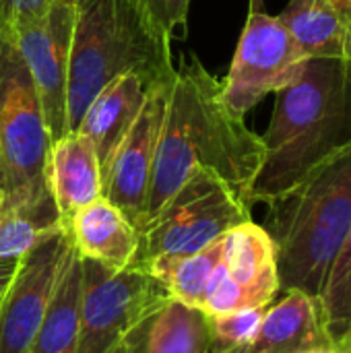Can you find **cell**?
I'll use <instances>...</instances> for the list:
<instances>
[{"instance_id": "obj_1", "label": "cell", "mask_w": 351, "mask_h": 353, "mask_svg": "<svg viewBox=\"0 0 351 353\" xmlns=\"http://www.w3.org/2000/svg\"><path fill=\"white\" fill-rule=\"evenodd\" d=\"M263 159L265 143L246 126L244 116L228 105L223 81L213 77L199 56H182L170 83L139 230L161 211L197 168L213 172L248 203V190Z\"/></svg>"}, {"instance_id": "obj_2", "label": "cell", "mask_w": 351, "mask_h": 353, "mask_svg": "<svg viewBox=\"0 0 351 353\" xmlns=\"http://www.w3.org/2000/svg\"><path fill=\"white\" fill-rule=\"evenodd\" d=\"M263 165L248 205L269 203L351 147V60L310 58L302 77L275 93Z\"/></svg>"}, {"instance_id": "obj_3", "label": "cell", "mask_w": 351, "mask_h": 353, "mask_svg": "<svg viewBox=\"0 0 351 353\" xmlns=\"http://www.w3.org/2000/svg\"><path fill=\"white\" fill-rule=\"evenodd\" d=\"M174 72L172 35L139 0H74L66 132L79 128L93 97L114 79L139 74L159 85Z\"/></svg>"}, {"instance_id": "obj_4", "label": "cell", "mask_w": 351, "mask_h": 353, "mask_svg": "<svg viewBox=\"0 0 351 353\" xmlns=\"http://www.w3.org/2000/svg\"><path fill=\"white\" fill-rule=\"evenodd\" d=\"M265 205L279 288L319 298L351 223V147Z\"/></svg>"}, {"instance_id": "obj_5", "label": "cell", "mask_w": 351, "mask_h": 353, "mask_svg": "<svg viewBox=\"0 0 351 353\" xmlns=\"http://www.w3.org/2000/svg\"><path fill=\"white\" fill-rule=\"evenodd\" d=\"M50 134L33 79L17 46L0 35V157L6 207H33L54 201L46 170Z\"/></svg>"}, {"instance_id": "obj_6", "label": "cell", "mask_w": 351, "mask_h": 353, "mask_svg": "<svg viewBox=\"0 0 351 353\" xmlns=\"http://www.w3.org/2000/svg\"><path fill=\"white\" fill-rule=\"evenodd\" d=\"M250 219V205L213 172L197 168L180 190L139 230V265L194 254Z\"/></svg>"}, {"instance_id": "obj_7", "label": "cell", "mask_w": 351, "mask_h": 353, "mask_svg": "<svg viewBox=\"0 0 351 353\" xmlns=\"http://www.w3.org/2000/svg\"><path fill=\"white\" fill-rule=\"evenodd\" d=\"M81 265L79 353H114L168 294L141 265L124 271H110L85 259Z\"/></svg>"}, {"instance_id": "obj_8", "label": "cell", "mask_w": 351, "mask_h": 353, "mask_svg": "<svg viewBox=\"0 0 351 353\" xmlns=\"http://www.w3.org/2000/svg\"><path fill=\"white\" fill-rule=\"evenodd\" d=\"M308 60L277 17L261 8L250 10L223 79V97L234 112L244 116L269 93L296 83Z\"/></svg>"}, {"instance_id": "obj_9", "label": "cell", "mask_w": 351, "mask_h": 353, "mask_svg": "<svg viewBox=\"0 0 351 353\" xmlns=\"http://www.w3.org/2000/svg\"><path fill=\"white\" fill-rule=\"evenodd\" d=\"M279 292L273 242L263 225L248 219L223 236L221 261L211 275L201 310L225 314L269 308Z\"/></svg>"}, {"instance_id": "obj_10", "label": "cell", "mask_w": 351, "mask_h": 353, "mask_svg": "<svg viewBox=\"0 0 351 353\" xmlns=\"http://www.w3.org/2000/svg\"><path fill=\"white\" fill-rule=\"evenodd\" d=\"M72 23L74 0H54L41 14L21 23L6 35L17 46L33 79L52 143L66 132Z\"/></svg>"}, {"instance_id": "obj_11", "label": "cell", "mask_w": 351, "mask_h": 353, "mask_svg": "<svg viewBox=\"0 0 351 353\" xmlns=\"http://www.w3.org/2000/svg\"><path fill=\"white\" fill-rule=\"evenodd\" d=\"M68 246V234L58 232L19 261L14 279L0 302V353H29L52 302Z\"/></svg>"}, {"instance_id": "obj_12", "label": "cell", "mask_w": 351, "mask_h": 353, "mask_svg": "<svg viewBox=\"0 0 351 353\" xmlns=\"http://www.w3.org/2000/svg\"><path fill=\"white\" fill-rule=\"evenodd\" d=\"M170 83L172 81L151 87L143 110L139 112L132 128L116 149L101 180L103 199L118 207L137 228V232L145 211L153 161L166 116Z\"/></svg>"}, {"instance_id": "obj_13", "label": "cell", "mask_w": 351, "mask_h": 353, "mask_svg": "<svg viewBox=\"0 0 351 353\" xmlns=\"http://www.w3.org/2000/svg\"><path fill=\"white\" fill-rule=\"evenodd\" d=\"M335 345L317 296L292 290L265 310L259 331L234 353H304Z\"/></svg>"}, {"instance_id": "obj_14", "label": "cell", "mask_w": 351, "mask_h": 353, "mask_svg": "<svg viewBox=\"0 0 351 353\" xmlns=\"http://www.w3.org/2000/svg\"><path fill=\"white\" fill-rule=\"evenodd\" d=\"M46 180L64 232L77 211L103 196L99 159L83 132H64L50 145Z\"/></svg>"}, {"instance_id": "obj_15", "label": "cell", "mask_w": 351, "mask_h": 353, "mask_svg": "<svg viewBox=\"0 0 351 353\" xmlns=\"http://www.w3.org/2000/svg\"><path fill=\"white\" fill-rule=\"evenodd\" d=\"M66 234L85 261L110 271H124L139 265V232L128 217L110 201L99 196L72 215Z\"/></svg>"}, {"instance_id": "obj_16", "label": "cell", "mask_w": 351, "mask_h": 353, "mask_svg": "<svg viewBox=\"0 0 351 353\" xmlns=\"http://www.w3.org/2000/svg\"><path fill=\"white\" fill-rule=\"evenodd\" d=\"M151 87L155 85H149L139 74H122L108 83L85 110L77 130L91 141L97 153L101 180L116 149L143 110Z\"/></svg>"}, {"instance_id": "obj_17", "label": "cell", "mask_w": 351, "mask_h": 353, "mask_svg": "<svg viewBox=\"0 0 351 353\" xmlns=\"http://www.w3.org/2000/svg\"><path fill=\"white\" fill-rule=\"evenodd\" d=\"M128 353H209L207 314L168 298L126 339Z\"/></svg>"}, {"instance_id": "obj_18", "label": "cell", "mask_w": 351, "mask_h": 353, "mask_svg": "<svg viewBox=\"0 0 351 353\" xmlns=\"http://www.w3.org/2000/svg\"><path fill=\"white\" fill-rule=\"evenodd\" d=\"M277 19L308 58L351 60V21L331 0H290Z\"/></svg>"}, {"instance_id": "obj_19", "label": "cell", "mask_w": 351, "mask_h": 353, "mask_svg": "<svg viewBox=\"0 0 351 353\" xmlns=\"http://www.w3.org/2000/svg\"><path fill=\"white\" fill-rule=\"evenodd\" d=\"M83 265L72 242L64 254L48 312L33 337L29 353H79V306Z\"/></svg>"}, {"instance_id": "obj_20", "label": "cell", "mask_w": 351, "mask_h": 353, "mask_svg": "<svg viewBox=\"0 0 351 353\" xmlns=\"http://www.w3.org/2000/svg\"><path fill=\"white\" fill-rule=\"evenodd\" d=\"M223 238L207 248L184 256H157L141 263V267L163 288L168 298L186 306L201 308L211 275L221 261Z\"/></svg>"}, {"instance_id": "obj_21", "label": "cell", "mask_w": 351, "mask_h": 353, "mask_svg": "<svg viewBox=\"0 0 351 353\" xmlns=\"http://www.w3.org/2000/svg\"><path fill=\"white\" fill-rule=\"evenodd\" d=\"M64 232L54 201L0 209V259H23L48 236Z\"/></svg>"}, {"instance_id": "obj_22", "label": "cell", "mask_w": 351, "mask_h": 353, "mask_svg": "<svg viewBox=\"0 0 351 353\" xmlns=\"http://www.w3.org/2000/svg\"><path fill=\"white\" fill-rule=\"evenodd\" d=\"M327 329L337 341L351 325V223L319 296Z\"/></svg>"}, {"instance_id": "obj_23", "label": "cell", "mask_w": 351, "mask_h": 353, "mask_svg": "<svg viewBox=\"0 0 351 353\" xmlns=\"http://www.w3.org/2000/svg\"><path fill=\"white\" fill-rule=\"evenodd\" d=\"M265 310L267 308H250L225 314H207L209 353H234L250 343L259 331Z\"/></svg>"}, {"instance_id": "obj_24", "label": "cell", "mask_w": 351, "mask_h": 353, "mask_svg": "<svg viewBox=\"0 0 351 353\" xmlns=\"http://www.w3.org/2000/svg\"><path fill=\"white\" fill-rule=\"evenodd\" d=\"M145 10L151 14V19L174 37H180L178 31H184L188 27V6L190 0H139Z\"/></svg>"}, {"instance_id": "obj_25", "label": "cell", "mask_w": 351, "mask_h": 353, "mask_svg": "<svg viewBox=\"0 0 351 353\" xmlns=\"http://www.w3.org/2000/svg\"><path fill=\"white\" fill-rule=\"evenodd\" d=\"M54 0H0V35H10L21 23L41 14Z\"/></svg>"}, {"instance_id": "obj_26", "label": "cell", "mask_w": 351, "mask_h": 353, "mask_svg": "<svg viewBox=\"0 0 351 353\" xmlns=\"http://www.w3.org/2000/svg\"><path fill=\"white\" fill-rule=\"evenodd\" d=\"M19 261L17 259H0V302L6 294V290L10 288L12 279H14V273L19 269Z\"/></svg>"}, {"instance_id": "obj_27", "label": "cell", "mask_w": 351, "mask_h": 353, "mask_svg": "<svg viewBox=\"0 0 351 353\" xmlns=\"http://www.w3.org/2000/svg\"><path fill=\"white\" fill-rule=\"evenodd\" d=\"M335 6H337V10L348 19V21H351V0H331Z\"/></svg>"}, {"instance_id": "obj_28", "label": "cell", "mask_w": 351, "mask_h": 353, "mask_svg": "<svg viewBox=\"0 0 351 353\" xmlns=\"http://www.w3.org/2000/svg\"><path fill=\"white\" fill-rule=\"evenodd\" d=\"M304 353H337V350H335V345H329V347H319V350H312V352Z\"/></svg>"}, {"instance_id": "obj_29", "label": "cell", "mask_w": 351, "mask_h": 353, "mask_svg": "<svg viewBox=\"0 0 351 353\" xmlns=\"http://www.w3.org/2000/svg\"><path fill=\"white\" fill-rule=\"evenodd\" d=\"M0 194L4 199V174H2V157H0Z\"/></svg>"}, {"instance_id": "obj_30", "label": "cell", "mask_w": 351, "mask_h": 353, "mask_svg": "<svg viewBox=\"0 0 351 353\" xmlns=\"http://www.w3.org/2000/svg\"><path fill=\"white\" fill-rule=\"evenodd\" d=\"M261 8V0H250V10H257Z\"/></svg>"}, {"instance_id": "obj_31", "label": "cell", "mask_w": 351, "mask_h": 353, "mask_svg": "<svg viewBox=\"0 0 351 353\" xmlns=\"http://www.w3.org/2000/svg\"><path fill=\"white\" fill-rule=\"evenodd\" d=\"M114 353H128V347H126V341H124V345H120V347H118V350H116V352Z\"/></svg>"}, {"instance_id": "obj_32", "label": "cell", "mask_w": 351, "mask_h": 353, "mask_svg": "<svg viewBox=\"0 0 351 353\" xmlns=\"http://www.w3.org/2000/svg\"><path fill=\"white\" fill-rule=\"evenodd\" d=\"M343 335H351V325H350V327H348V331H345ZM343 335H341V337H343Z\"/></svg>"}, {"instance_id": "obj_33", "label": "cell", "mask_w": 351, "mask_h": 353, "mask_svg": "<svg viewBox=\"0 0 351 353\" xmlns=\"http://www.w3.org/2000/svg\"><path fill=\"white\" fill-rule=\"evenodd\" d=\"M335 350H337V353H350V352H345V350H339L337 345H335Z\"/></svg>"}]
</instances>
